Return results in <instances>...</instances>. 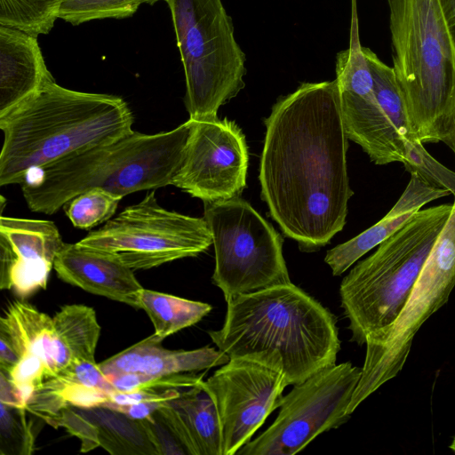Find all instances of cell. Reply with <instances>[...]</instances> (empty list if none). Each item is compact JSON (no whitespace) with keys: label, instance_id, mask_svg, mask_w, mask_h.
I'll return each mask as SVG.
<instances>
[{"label":"cell","instance_id":"obj_1","mask_svg":"<svg viewBox=\"0 0 455 455\" xmlns=\"http://www.w3.org/2000/svg\"><path fill=\"white\" fill-rule=\"evenodd\" d=\"M265 125L261 197L285 235L316 251L343 229L354 194L336 79L303 83L275 103Z\"/></svg>","mask_w":455,"mask_h":455},{"label":"cell","instance_id":"obj_2","mask_svg":"<svg viewBox=\"0 0 455 455\" xmlns=\"http://www.w3.org/2000/svg\"><path fill=\"white\" fill-rule=\"evenodd\" d=\"M224 324L208 332L230 359L253 361L299 384L336 364V318L292 283L239 294L227 301Z\"/></svg>","mask_w":455,"mask_h":455},{"label":"cell","instance_id":"obj_3","mask_svg":"<svg viewBox=\"0 0 455 455\" xmlns=\"http://www.w3.org/2000/svg\"><path fill=\"white\" fill-rule=\"evenodd\" d=\"M133 123L122 97L52 82L0 117V186L21 184L32 170L113 142L131 133Z\"/></svg>","mask_w":455,"mask_h":455},{"label":"cell","instance_id":"obj_4","mask_svg":"<svg viewBox=\"0 0 455 455\" xmlns=\"http://www.w3.org/2000/svg\"><path fill=\"white\" fill-rule=\"evenodd\" d=\"M192 124L189 118L171 131L155 134L132 131L113 142L32 170L20 184L28 209L51 215L93 188L124 197L172 185Z\"/></svg>","mask_w":455,"mask_h":455},{"label":"cell","instance_id":"obj_5","mask_svg":"<svg viewBox=\"0 0 455 455\" xmlns=\"http://www.w3.org/2000/svg\"><path fill=\"white\" fill-rule=\"evenodd\" d=\"M393 68L417 138L455 155V44L438 0H387Z\"/></svg>","mask_w":455,"mask_h":455},{"label":"cell","instance_id":"obj_6","mask_svg":"<svg viewBox=\"0 0 455 455\" xmlns=\"http://www.w3.org/2000/svg\"><path fill=\"white\" fill-rule=\"evenodd\" d=\"M451 211L447 204L418 211L342 279L341 307L353 341L363 345L395 320Z\"/></svg>","mask_w":455,"mask_h":455},{"label":"cell","instance_id":"obj_7","mask_svg":"<svg viewBox=\"0 0 455 455\" xmlns=\"http://www.w3.org/2000/svg\"><path fill=\"white\" fill-rule=\"evenodd\" d=\"M172 19L189 118L218 119L220 106L245 86V54L221 0H164Z\"/></svg>","mask_w":455,"mask_h":455},{"label":"cell","instance_id":"obj_8","mask_svg":"<svg viewBox=\"0 0 455 455\" xmlns=\"http://www.w3.org/2000/svg\"><path fill=\"white\" fill-rule=\"evenodd\" d=\"M454 287L455 199L451 215L397 317L366 339L362 374L348 406V414L402 371L416 333L449 300Z\"/></svg>","mask_w":455,"mask_h":455},{"label":"cell","instance_id":"obj_9","mask_svg":"<svg viewBox=\"0 0 455 455\" xmlns=\"http://www.w3.org/2000/svg\"><path fill=\"white\" fill-rule=\"evenodd\" d=\"M204 204L215 252L212 279L226 301L291 283L283 238L248 202L236 196Z\"/></svg>","mask_w":455,"mask_h":455},{"label":"cell","instance_id":"obj_10","mask_svg":"<svg viewBox=\"0 0 455 455\" xmlns=\"http://www.w3.org/2000/svg\"><path fill=\"white\" fill-rule=\"evenodd\" d=\"M77 243L109 252L134 271L196 257L212 244V235L204 218L162 207L153 190Z\"/></svg>","mask_w":455,"mask_h":455},{"label":"cell","instance_id":"obj_11","mask_svg":"<svg viewBox=\"0 0 455 455\" xmlns=\"http://www.w3.org/2000/svg\"><path fill=\"white\" fill-rule=\"evenodd\" d=\"M362 368L342 363L324 368L283 395L275 421L238 455H294L320 434L337 428L347 412Z\"/></svg>","mask_w":455,"mask_h":455},{"label":"cell","instance_id":"obj_12","mask_svg":"<svg viewBox=\"0 0 455 455\" xmlns=\"http://www.w3.org/2000/svg\"><path fill=\"white\" fill-rule=\"evenodd\" d=\"M350 45L336 58V81L348 140L375 164L405 163L409 144L419 140L403 108L382 106L360 44L357 18H352Z\"/></svg>","mask_w":455,"mask_h":455},{"label":"cell","instance_id":"obj_13","mask_svg":"<svg viewBox=\"0 0 455 455\" xmlns=\"http://www.w3.org/2000/svg\"><path fill=\"white\" fill-rule=\"evenodd\" d=\"M289 386L278 371L246 359H229L203 381L217 409L223 455H234L279 408Z\"/></svg>","mask_w":455,"mask_h":455},{"label":"cell","instance_id":"obj_14","mask_svg":"<svg viewBox=\"0 0 455 455\" xmlns=\"http://www.w3.org/2000/svg\"><path fill=\"white\" fill-rule=\"evenodd\" d=\"M192 121L172 185L204 203L239 196L246 187L249 163L242 130L227 118Z\"/></svg>","mask_w":455,"mask_h":455},{"label":"cell","instance_id":"obj_15","mask_svg":"<svg viewBox=\"0 0 455 455\" xmlns=\"http://www.w3.org/2000/svg\"><path fill=\"white\" fill-rule=\"evenodd\" d=\"M65 243L54 222L0 216V288L25 298L45 289Z\"/></svg>","mask_w":455,"mask_h":455},{"label":"cell","instance_id":"obj_16","mask_svg":"<svg viewBox=\"0 0 455 455\" xmlns=\"http://www.w3.org/2000/svg\"><path fill=\"white\" fill-rule=\"evenodd\" d=\"M0 341L18 357L9 371L0 370L26 406L35 390L55 375L53 318L25 301L9 305L0 318Z\"/></svg>","mask_w":455,"mask_h":455},{"label":"cell","instance_id":"obj_17","mask_svg":"<svg viewBox=\"0 0 455 455\" xmlns=\"http://www.w3.org/2000/svg\"><path fill=\"white\" fill-rule=\"evenodd\" d=\"M53 268L58 277L68 284L139 308L144 288L133 270L109 252L77 243H65L56 256Z\"/></svg>","mask_w":455,"mask_h":455},{"label":"cell","instance_id":"obj_18","mask_svg":"<svg viewBox=\"0 0 455 455\" xmlns=\"http://www.w3.org/2000/svg\"><path fill=\"white\" fill-rule=\"evenodd\" d=\"M52 82L37 37L0 26V117Z\"/></svg>","mask_w":455,"mask_h":455},{"label":"cell","instance_id":"obj_19","mask_svg":"<svg viewBox=\"0 0 455 455\" xmlns=\"http://www.w3.org/2000/svg\"><path fill=\"white\" fill-rule=\"evenodd\" d=\"M203 381L180 389L156 413L187 454L223 455L217 409Z\"/></svg>","mask_w":455,"mask_h":455},{"label":"cell","instance_id":"obj_20","mask_svg":"<svg viewBox=\"0 0 455 455\" xmlns=\"http://www.w3.org/2000/svg\"><path fill=\"white\" fill-rule=\"evenodd\" d=\"M115 392L116 390L99 363L76 361L35 390L27 411L45 421L67 406L91 408L101 405Z\"/></svg>","mask_w":455,"mask_h":455},{"label":"cell","instance_id":"obj_21","mask_svg":"<svg viewBox=\"0 0 455 455\" xmlns=\"http://www.w3.org/2000/svg\"><path fill=\"white\" fill-rule=\"evenodd\" d=\"M229 359L223 351L210 347L167 349L151 335L100 363L99 367L106 376L126 372L164 376L208 370L223 365Z\"/></svg>","mask_w":455,"mask_h":455},{"label":"cell","instance_id":"obj_22","mask_svg":"<svg viewBox=\"0 0 455 455\" xmlns=\"http://www.w3.org/2000/svg\"><path fill=\"white\" fill-rule=\"evenodd\" d=\"M448 192L423 182L416 174L391 210L376 224L352 239L327 251L324 261L333 275H340L361 257L378 246L401 228L420 208Z\"/></svg>","mask_w":455,"mask_h":455},{"label":"cell","instance_id":"obj_23","mask_svg":"<svg viewBox=\"0 0 455 455\" xmlns=\"http://www.w3.org/2000/svg\"><path fill=\"white\" fill-rule=\"evenodd\" d=\"M52 318L55 374L76 361L95 362L100 326L94 309L85 305H65Z\"/></svg>","mask_w":455,"mask_h":455},{"label":"cell","instance_id":"obj_24","mask_svg":"<svg viewBox=\"0 0 455 455\" xmlns=\"http://www.w3.org/2000/svg\"><path fill=\"white\" fill-rule=\"evenodd\" d=\"M78 411L96 427L99 446L113 455H159L146 419L99 405Z\"/></svg>","mask_w":455,"mask_h":455},{"label":"cell","instance_id":"obj_25","mask_svg":"<svg viewBox=\"0 0 455 455\" xmlns=\"http://www.w3.org/2000/svg\"><path fill=\"white\" fill-rule=\"evenodd\" d=\"M154 325L153 337L163 340L175 332L202 320L212 310L208 303L143 289L139 299Z\"/></svg>","mask_w":455,"mask_h":455},{"label":"cell","instance_id":"obj_26","mask_svg":"<svg viewBox=\"0 0 455 455\" xmlns=\"http://www.w3.org/2000/svg\"><path fill=\"white\" fill-rule=\"evenodd\" d=\"M66 0H0V26L37 37L47 35Z\"/></svg>","mask_w":455,"mask_h":455},{"label":"cell","instance_id":"obj_27","mask_svg":"<svg viewBox=\"0 0 455 455\" xmlns=\"http://www.w3.org/2000/svg\"><path fill=\"white\" fill-rule=\"evenodd\" d=\"M122 198L106 189L93 188L72 198L63 207L75 228L90 230L109 220Z\"/></svg>","mask_w":455,"mask_h":455},{"label":"cell","instance_id":"obj_28","mask_svg":"<svg viewBox=\"0 0 455 455\" xmlns=\"http://www.w3.org/2000/svg\"><path fill=\"white\" fill-rule=\"evenodd\" d=\"M159 1L164 0H66L59 19L74 26L94 20L124 19L132 16L143 4L153 5Z\"/></svg>","mask_w":455,"mask_h":455},{"label":"cell","instance_id":"obj_29","mask_svg":"<svg viewBox=\"0 0 455 455\" xmlns=\"http://www.w3.org/2000/svg\"><path fill=\"white\" fill-rule=\"evenodd\" d=\"M0 453L28 455L35 450L36 434L26 418V408L0 403Z\"/></svg>","mask_w":455,"mask_h":455},{"label":"cell","instance_id":"obj_30","mask_svg":"<svg viewBox=\"0 0 455 455\" xmlns=\"http://www.w3.org/2000/svg\"><path fill=\"white\" fill-rule=\"evenodd\" d=\"M202 375L194 372L177 373L164 376H151L139 373H119L106 376L116 392L137 390L164 391L168 389H183L200 384Z\"/></svg>","mask_w":455,"mask_h":455},{"label":"cell","instance_id":"obj_31","mask_svg":"<svg viewBox=\"0 0 455 455\" xmlns=\"http://www.w3.org/2000/svg\"><path fill=\"white\" fill-rule=\"evenodd\" d=\"M55 428L63 427L70 435L81 440V452H87L99 446L97 431L93 424L75 406H67L45 420Z\"/></svg>","mask_w":455,"mask_h":455},{"label":"cell","instance_id":"obj_32","mask_svg":"<svg viewBox=\"0 0 455 455\" xmlns=\"http://www.w3.org/2000/svg\"><path fill=\"white\" fill-rule=\"evenodd\" d=\"M180 389H175L169 395L161 398L142 401L132 404L119 405L112 403H103L101 405L119 411L134 419L141 420L156 413L168 400L176 397L180 394Z\"/></svg>","mask_w":455,"mask_h":455},{"label":"cell","instance_id":"obj_33","mask_svg":"<svg viewBox=\"0 0 455 455\" xmlns=\"http://www.w3.org/2000/svg\"><path fill=\"white\" fill-rule=\"evenodd\" d=\"M443 18L455 44V0H438Z\"/></svg>","mask_w":455,"mask_h":455},{"label":"cell","instance_id":"obj_34","mask_svg":"<svg viewBox=\"0 0 455 455\" xmlns=\"http://www.w3.org/2000/svg\"><path fill=\"white\" fill-rule=\"evenodd\" d=\"M450 449L455 453V436L453 437L452 442L450 444Z\"/></svg>","mask_w":455,"mask_h":455}]
</instances>
